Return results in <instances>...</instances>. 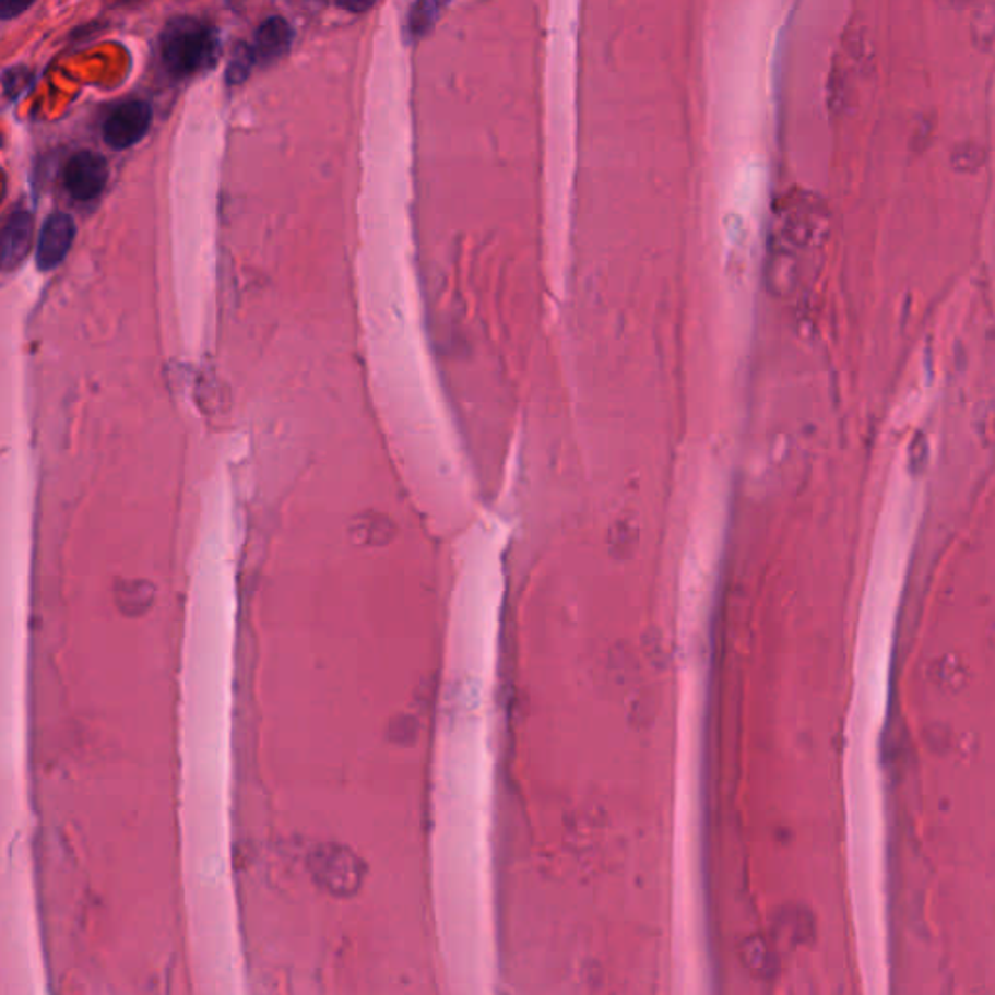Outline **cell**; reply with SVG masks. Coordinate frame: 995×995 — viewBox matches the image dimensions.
<instances>
[{"instance_id": "6da1fadb", "label": "cell", "mask_w": 995, "mask_h": 995, "mask_svg": "<svg viewBox=\"0 0 995 995\" xmlns=\"http://www.w3.org/2000/svg\"><path fill=\"white\" fill-rule=\"evenodd\" d=\"M218 36L214 27L193 16H179L164 27L159 55L174 79H189L214 64L218 57Z\"/></svg>"}, {"instance_id": "7a4b0ae2", "label": "cell", "mask_w": 995, "mask_h": 995, "mask_svg": "<svg viewBox=\"0 0 995 995\" xmlns=\"http://www.w3.org/2000/svg\"><path fill=\"white\" fill-rule=\"evenodd\" d=\"M152 125V107L142 99H131L114 109L104 123V141L115 149L125 151L144 139Z\"/></svg>"}, {"instance_id": "3957f363", "label": "cell", "mask_w": 995, "mask_h": 995, "mask_svg": "<svg viewBox=\"0 0 995 995\" xmlns=\"http://www.w3.org/2000/svg\"><path fill=\"white\" fill-rule=\"evenodd\" d=\"M109 168L102 154L96 152H79L74 154L62 171V181L72 199L76 201H92L106 189Z\"/></svg>"}, {"instance_id": "277c9868", "label": "cell", "mask_w": 995, "mask_h": 995, "mask_svg": "<svg viewBox=\"0 0 995 995\" xmlns=\"http://www.w3.org/2000/svg\"><path fill=\"white\" fill-rule=\"evenodd\" d=\"M76 236V224L71 214L54 212L37 238L36 261L42 271H54L64 261L71 251L72 241Z\"/></svg>"}, {"instance_id": "5b68a950", "label": "cell", "mask_w": 995, "mask_h": 995, "mask_svg": "<svg viewBox=\"0 0 995 995\" xmlns=\"http://www.w3.org/2000/svg\"><path fill=\"white\" fill-rule=\"evenodd\" d=\"M32 234H34V218L26 209H14L10 212L9 221L4 226L2 234V266L10 273L16 269L32 247Z\"/></svg>"}, {"instance_id": "8992f818", "label": "cell", "mask_w": 995, "mask_h": 995, "mask_svg": "<svg viewBox=\"0 0 995 995\" xmlns=\"http://www.w3.org/2000/svg\"><path fill=\"white\" fill-rule=\"evenodd\" d=\"M292 42H294V29L291 24L281 16H273V19L264 20L263 24L257 27L251 49H253L257 62L269 64L288 54Z\"/></svg>"}, {"instance_id": "52a82bcc", "label": "cell", "mask_w": 995, "mask_h": 995, "mask_svg": "<svg viewBox=\"0 0 995 995\" xmlns=\"http://www.w3.org/2000/svg\"><path fill=\"white\" fill-rule=\"evenodd\" d=\"M448 0H416L408 12V34L414 39L426 36L440 19Z\"/></svg>"}, {"instance_id": "ba28073f", "label": "cell", "mask_w": 995, "mask_h": 995, "mask_svg": "<svg viewBox=\"0 0 995 995\" xmlns=\"http://www.w3.org/2000/svg\"><path fill=\"white\" fill-rule=\"evenodd\" d=\"M253 62L257 61L251 45H238L236 54H234L232 61H229L228 71H226V79H228L229 84H239V82H244V80L249 76Z\"/></svg>"}, {"instance_id": "9c48e42d", "label": "cell", "mask_w": 995, "mask_h": 995, "mask_svg": "<svg viewBox=\"0 0 995 995\" xmlns=\"http://www.w3.org/2000/svg\"><path fill=\"white\" fill-rule=\"evenodd\" d=\"M29 82H32V71L27 67L7 69L4 74H2L4 96L9 97V99H16V96H20L22 92H26Z\"/></svg>"}, {"instance_id": "30bf717a", "label": "cell", "mask_w": 995, "mask_h": 995, "mask_svg": "<svg viewBox=\"0 0 995 995\" xmlns=\"http://www.w3.org/2000/svg\"><path fill=\"white\" fill-rule=\"evenodd\" d=\"M36 0H0V16L2 20H12L26 12Z\"/></svg>"}, {"instance_id": "8fae6325", "label": "cell", "mask_w": 995, "mask_h": 995, "mask_svg": "<svg viewBox=\"0 0 995 995\" xmlns=\"http://www.w3.org/2000/svg\"><path fill=\"white\" fill-rule=\"evenodd\" d=\"M336 4L348 12L360 14V12L371 9L376 4V0H336Z\"/></svg>"}]
</instances>
